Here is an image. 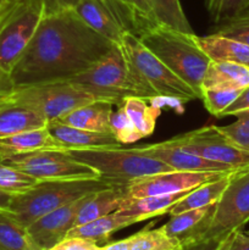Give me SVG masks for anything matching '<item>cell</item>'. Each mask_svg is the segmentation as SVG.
Instances as JSON below:
<instances>
[{
    "instance_id": "cell-24",
    "label": "cell",
    "mask_w": 249,
    "mask_h": 250,
    "mask_svg": "<svg viewBox=\"0 0 249 250\" xmlns=\"http://www.w3.org/2000/svg\"><path fill=\"white\" fill-rule=\"evenodd\" d=\"M195 38L211 61H231L249 66V45L247 44L216 33Z\"/></svg>"
},
{
    "instance_id": "cell-29",
    "label": "cell",
    "mask_w": 249,
    "mask_h": 250,
    "mask_svg": "<svg viewBox=\"0 0 249 250\" xmlns=\"http://www.w3.org/2000/svg\"><path fill=\"white\" fill-rule=\"evenodd\" d=\"M124 107L134 128L143 138L153 134L156 127V120L161 114L160 107L150 106L146 104V100L141 98H127L124 102Z\"/></svg>"
},
{
    "instance_id": "cell-43",
    "label": "cell",
    "mask_w": 249,
    "mask_h": 250,
    "mask_svg": "<svg viewBox=\"0 0 249 250\" xmlns=\"http://www.w3.org/2000/svg\"><path fill=\"white\" fill-rule=\"evenodd\" d=\"M99 250H131V236L121 241L103 244Z\"/></svg>"
},
{
    "instance_id": "cell-49",
    "label": "cell",
    "mask_w": 249,
    "mask_h": 250,
    "mask_svg": "<svg viewBox=\"0 0 249 250\" xmlns=\"http://www.w3.org/2000/svg\"><path fill=\"white\" fill-rule=\"evenodd\" d=\"M0 211H4V210H0Z\"/></svg>"
},
{
    "instance_id": "cell-9",
    "label": "cell",
    "mask_w": 249,
    "mask_h": 250,
    "mask_svg": "<svg viewBox=\"0 0 249 250\" xmlns=\"http://www.w3.org/2000/svg\"><path fill=\"white\" fill-rule=\"evenodd\" d=\"M249 222V166L233 175L221 197L212 204L200 242L224 239Z\"/></svg>"
},
{
    "instance_id": "cell-46",
    "label": "cell",
    "mask_w": 249,
    "mask_h": 250,
    "mask_svg": "<svg viewBox=\"0 0 249 250\" xmlns=\"http://www.w3.org/2000/svg\"><path fill=\"white\" fill-rule=\"evenodd\" d=\"M233 233H234V232H233ZM233 233L228 234V236H226L224 239H222L221 243H220V246H219V248H217V250H227V249H228L229 243H231V241H232V237H233Z\"/></svg>"
},
{
    "instance_id": "cell-19",
    "label": "cell",
    "mask_w": 249,
    "mask_h": 250,
    "mask_svg": "<svg viewBox=\"0 0 249 250\" xmlns=\"http://www.w3.org/2000/svg\"><path fill=\"white\" fill-rule=\"evenodd\" d=\"M49 120L31 107L0 99V139L48 126Z\"/></svg>"
},
{
    "instance_id": "cell-42",
    "label": "cell",
    "mask_w": 249,
    "mask_h": 250,
    "mask_svg": "<svg viewBox=\"0 0 249 250\" xmlns=\"http://www.w3.org/2000/svg\"><path fill=\"white\" fill-rule=\"evenodd\" d=\"M221 241L222 239H211V241L200 242V243L183 247L182 250H217Z\"/></svg>"
},
{
    "instance_id": "cell-31",
    "label": "cell",
    "mask_w": 249,
    "mask_h": 250,
    "mask_svg": "<svg viewBox=\"0 0 249 250\" xmlns=\"http://www.w3.org/2000/svg\"><path fill=\"white\" fill-rule=\"evenodd\" d=\"M205 7L216 24L249 17V0H205Z\"/></svg>"
},
{
    "instance_id": "cell-25",
    "label": "cell",
    "mask_w": 249,
    "mask_h": 250,
    "mask_svg": "<svg viewBox=\"0 0 249 250\" xmlns=\"http://www.w3.org/2000/svg\"><path fill=\"white\" fill-rule=\"evenodd\" d=\"M210 208L211 205L171 215V219L161 229L167 236L177 239L182 248L197 243L203 220L209 212Z\"/></svg>"
},
{
    "instance_id": "cell-18",
    "label": "cell",
    "mask_w": 249,
    "mask_h": 250,
    "mask_svg": "<svg viewBox=\"0 0 249 250\" xmlns=\"http://www.w3.org/2000/svg\"><path fill=\"white\" fill-rule=\"evenodd\" d=\"M112 107H114L112 103L105 100H94L82 106L76 107L75 110L54 121L85 131L112 134L110 128Z\"/></svg>"
},
{
    "instance_id": "cell-32",
    "label": "cell",
    "mask_w": 249,
    "mask_h": 250,
    "mask_svg": "<svg viewBox=\"0 0 249 250\" xmlns=\"http://www.w3.org/2000/svg\"><path fill=\"white\" fill-rule=\"evenodd\" d=\"M38 182L28 173L0 161V189L15 195L31 189Z\"/></svg>"
},
{
    "instance_id": "cell-2",
    "label": "cell",
    "mask_w": 249,
    "mask_h": 250,
    "mask_svg": "<svg viewBox=\"0 0 249 250\" xmlns=\"http://www.w3.org/2000/svg\"><path fill=\"white\" fill-rule=\"evenodd\" d=\"M98 100L121 106L127 98L154 102L158 95L144 84L127 59L121 44H114L109 53L94 66L66 81Z\"/></svg>"
},
{
    "instance_id": "cell-38",
    "label": "cell",
    "mask_w": 249,
    "mask_h": 250,
    "mask_svg": "<svg viewBox=\"0 0 249 250\" xmlns=\"http://www.w3.org/2000/svg\"><path fill=\"white\" fill-rule=\"evenodd\" d=\"M249 110V87L244 88L238 95L236 100L225 110L220 117H227V116H236L237 114L242 111Z\"/></svg>"
},
{
    "instance_id": "cell-39",
    "label": "cell",
    "mask_w": 249,
    "mask_h": 250,
    "mask_svg": "<svg viewBox=\"0 0 249 250\" xmlns=\"http://www.w3.org/2000/svg\"><path fill=\"white\" fill-rule=\"evenodd\" d=\"M66 250H99V244L80 237H67L60 243Z\"/></svg>"
},
{
    "instance_id": "cell-34",
    "label": "cell",
    "mask_w": 249,
    "mask_h": 250,
    "mask_svg": "<svg viewBox=\"0 0 249 250\" xmlns=\"http://www.w3.org/2000/svg\"><path fill=\"white\" fill-rule=\"evenodd\" d=\"M243 89H205L202 97L205 109L214 116L220 117L222 112L238 98Z\"/></svg>"
},
{
    "instance_id": "cell-7",
    "label": "cell",
    "mask_w": 249,
    "mask_h": 250,
    "mask_svg": "<svg viewBox=\"0 0 249 250\" xmlns=\"http://www.w3.org/2000/svg\"><path fill=\"white\" fill-rule=\"evenodd\" d=\"M45 14L44 0H15L0 15V68L7 76Z\"/></svg>"
},
{
    "instance_id": "cell-17",
    "label": "cell",
    "mask_w": 249,
    "mask_h": 250,
    "mask_svg": "<svg viewBox=\"0 0 249 250\" xmlns=\"http://www.w3.org/2000/svg\"><path fill=\"white\" fill-rule=\"evenodd\" d=\"M48 128L51 136L66 149H100L120 148L122 144L112 134L98 133L75 128L58 121H50Z\"/></svg>"
},
{
    "instance_id": "cell-33",
    "label": "cell",
    "mask_w": 249,
    "mask_h": 250,
    "mask_svg": "<svg viewBox=\"0 0 249 250\" xmlns=\"http://www.w3.org/2000/svg\"><path fill=\"white\" fill-rule=\"evenodd\" d=\"M110 128L115 138L121 144H131L143 138L141 133L134 128L124 105L117 107L116 111H112L110 117Z\"/></svg>"
},
{
    "instance_id": "cell-5",
    "label": "cell",
    "mask_w": 249,
    "mask_h": 250,
    "mask_svg": "<svg viewBox=\"0 0 249 250\" xmlns=\"http://www.w3.org/2000/svg\"><path fill=\"white\" fill-rule=\"evenodd\" d=\"M73 159L87 164L98 171L100 177L128 185L131 181L145 176L171 171L166 164L151 158L141 148L70 149L66 150Z\"/></svg>"
},
{
    "instance_id": "cell-13",
    "label": "cell",
    "mask_w": 249,
    "mask_h": 250,
    "mask_svg": "<svg viewBox=\"0 0 249 250\" xmlns=\"http://www.w3.org/2000/svg\"><path fill=\"white\" fill-rule=\"evenodd\" d=\"M237 171V170H236ZM233 172H195V171H166L131 181L127 185L129 198H143L150 195L173 194L186 192L200 185L224 177Z\"/></svg>"
},
{
    "instance_id": "cell-48",
    "label": "cell",
    "mask_w": 249,
    "mask_h": 250,
    "mask_svg": "<svg viewBox=\"0 0 249 250\" xmlns=\"http://www.w3.org/2000/svg\"><path fill=\"white\" fill-rule=\"evenodd\" d=\"M46 250H66V249L63 248V247L61 246V244H59V246H56V247H53V248H50V249H46Z\"/></svg>"
},
{
    "instance_id": "cell-10",
    "label": "cell",
    "mask_w": 249,
    "mask_h": 250,
    "mask_svg": "<svg viewBox=\"0 0 249 250\" xmlns=\"http://www.w3.org/2000/svg\"><path fill=\"white\" fill-rule=\"evenodd\" d=\"M85 24L114 44H121L124 34H137L144 24L121 0H78L72 7Z\"/></svg>"
},
{
    "instance_id": "cell-11",
    "label": "cell",
    "mask_w": 249,
    "mask_h": 250,
    "mask_svg": "<svg viewBox=\"0 0 249 250\" xmlns=\"http://www.w3.org/2000/svg\"><path fill=\"white\" fill-rule=\"evenodd\" d=\"M38 181H70L100 178L97 170L73 159L66 150H42L4 160Z\"/></svg>"
},
{
    "instance_id": "cell-3",
    "label": "cell",
    "mask_w": 249,
    "mask_h": 250,
    "mask_svg": "<svg viewBox=\"0 0 249 250\" xmlns=\"http://www.w3.org/2000/svg\"><path fill=\"white\" fill-rule=\"evenodd\" d=\"M156 58L202 97V82L211 60L197 42V34H188L161 24L144 27L136 34Z\"/></svg>"
},
{
    "instance_id": "cell-45",
    "label": "cell",
    "mask_w": 249,
    "mask_h": 250,
    "mask_svg": "<svg viewBox=\"0 0 249 250\" xmlns=\"http://www.w3.org/2000/svg\"><path fill=\"white\" fill-rule=\"evenodd\" d=\"M11 83H10V78L6 73L2 72V70L0 68V92L2 90H6L9 88H11Z\"/></svg>"
},
{
    "instance_id": "cell-16",
    "label": "cell",
    "mask_w": 249,
    "mask_h": 250,
    "mask_svg": "<svg viewBox=\"0 0 249 250\" xmlns=\"http://www.w3.org/2000/svg\"><path fill=\"white\" fill-rule=\"evenodd\" d=\"M42 150H66L51 136L48 126L0 139V161Z\"/></svg>"
},
{
    "instance_id": "cell-4",
    "label": "cell",
    "mask_w": 249,
    "mask_h": 250,
    "mask_svg": "<svg viewBox=\"0 0 249 250\" xmlns=\"http://www.w3.org/2000/svg\"><path fill=\"white\" fill-rule=\"evenodd\" d=\"M116 185L122 183L103 177L92 180L39 181L31 189L15 194L6 211L12 219L27 229L36 220L53 210Z\"/></svg>"
},
{
    "instance_id": "cell-15",
    "label": "cell",
    "mask_w": 249,
    "mask_h": 250,
    "mask_svg": "<svg viewBox=\"0 0 249 250\" xmlns=\"http://www.w3.org/2000/svg\"><path fill=\"white\" fill-rule=\"evenodd\" d=\"M142 151L151 158L161 161L176 171H195V172H228L239 168L208 160L192 151L185 150L168 141L161 143L139 146Z\"/></svg>"
},
{
    "instance_id": "cell-6",
    "label": "cell",
    "mask_w": 249,
    "mask_h": 250,
    "mask_svg": "<svg viewBox=\"0 0 249 250\" xmlns=\"http://www.w3.org/2000/svg\"><path fill=\"white\" fill-rule=\"evenodd\" d=\"M121 46L137 75L158 98H168L180 103L200 99L199 93L156 58L136 34L131 32L124 34Z\"/></svg>"
},
{
    "instance_id": "cell-23",
    "label": "cell",
    "mask_w": 249,
    "mask_h": 250,
    "mask_svg": "<svg viewBox=\"0 0 249 250\" xmlns=\"http://www.w3.org/2000/svg\"><path fill=\"white\" fill-rule=\"evenodd\" d=\"M134 224H138L134 217L126 216V215L120 214L119 211H115L87 224L73 227L68 232L67 237H80V238L88 239L97 244L106 243L112 233Z\"/></svg>"
},
{
    "instance_id": "cell-8",
    "label": "cell",
    "mask_w": 249,
    "mask_h": 250,
    "mask_svg": "<svg viewBox=\"0 0 249 250\" xmlns=\"http://www.w3.org/2000/svg\"><path fill=\"white\" fill-rule=\"evenodd\" d=\"M0 99L31 107L45 116L49 122L60 119L76 107L98 100L68 82L11 87L0 92Z\"/></svg>"
},
{
    "instance_id": "cell-26",
    "label": "cell",
    "mask_w": 249,
    "mask_h": 250,
    "mask_svg": "<svg viewBox=\"0 0 249 250\" xmlns=\"http://www.w3.org/2000/svg\"><path fill=\"white\" fill-rule=\"evenodd\" d=\"M237 171L229 172L226 176H224V177H220L217 180L210 181V182H207L204 185H200L198 187L193 188L186 197H183L177 204H175L171 208L168 214L176 215L180 214V212L187 211V210L199 209V208L210 207V205L215 204L222 195L224 190L226 189L229 181H231V178L233 177V175Z\"/></svg>"
},
{
    "instance_id": "cell-41",
    "label": "cell",
    "mask_w": 249,
    "mask_h": 250,
    "mask_svg": "<svg viewBox=\"0 0 249 250\" xmlns=\"http://www.w3.org/2000/svg\"><path fill=\"white\" fill-rule=\"evenodd\" d=\"M78 0H44L45 2V12L58 11L63 9H72Z\"/></svg>"
},
{
    "instance_id": "cell-14",
    "label": "cell",
    "mask_w": 249,
    "mask_h": 250,
    "mask_svg": "<svg viewBox=\"0 0 249 250\" xmlns=\"http://www.w3.org/2000/svg\"><path fill=\"white\" fill-rule=\"evenodd\" d=\"M90 195V194H89ZM88 195L48 212L27 227L32 241L41 250L50 249L62 243L75 227L76 217Z\"/></svg>"
},
{
    "instance_id": "cell-47",
    "label": "cell",
    "mask_w": 249,
    "mask_h": 250,
    "mask_svg": "<svg viewBox=\"0 0 249 250\" xmlns=\"http://www.w3.org/2000/svg\"><path fill=\"white\" fill-rule=\"evenodd\" d=\"M14 2V0H0V15Z\"/></svg>"
},
{
    "instance_id": "cell-36",
    "label": "cell",
    "mask_w": 249,
    "mask_h": 250,
    "mask_svg": "<svg viewBox=\"0 0 249 250\" xmlns=\"http://www.w3.org/2000/svg\"><path fill=\"white\" fill-rule=\"evenodd\" d=\"M217 26L219 27L215 31L216 34L249 45V17H243V19L234 20L226 23L217 24Z\"/></svg>"
},
{
    "instance_id": "cell-21",
    "label": "cell",
    "mask_w": 249,
    "mask_h": 250,
    "mask_svg": "<svg viewBox=\"0 0 249 250\" xmlns=\"http://www.w3.org/2000/svg\"><path fill=\"white\" fill-rule=\"evenodd\" d=\"M247 87H249V66L231 61H211L202 82V90Z\"/></svg>"
},
{
    "instance_id": "cell-27",
    "label": "cell",
    "mask_w": 249,
    "mask_h": 250,
    "mask_svg": "<svg viewBox=\"0 0 249 250\" xmlns=\"http://www.w3.org/2000/svg\"><path fill=\"white\" fill-rule=\"evenodd\" d=\"M156 24L168 27L183 33L194 34L186 17L180 0H148Z\"/></svg>"
},
{
    "instance_id": "cell-37",
    "label": "cell",
    "mask_w": 249,
    "mask_h": 250,
    "mask_svg": "<svg viewBox=\"0 0 249 250\" xmlns=\"http://www.w3.org/2000/svg\"><path fill=\"white\" fill-rule=\"evenodd\" d=\"M121 1L137 15V17L144 24V27L156 24L148 0H121Z\"/></svg>"
},
{
    "instance_id": "cell-35",
    "label": "cell",
    "mask_w": 249,
    "mask_h": 250,
    "mask_svg": "<svg viewBox=\"0 0 249 250\" xmlns=\"http://www.w3.org/2000/svg\"><path fill=\"white\" fill-rule=\"evenodd\" d=\"M236 117L234 122L219 128L234 146L249 153V110L239 112Z\"/></svg>"
},
{
    "instance_id": "cell-40",
    "label": "cell",
    "mask_w": 249,
    "mask_h": 250,
    "mask_svg": "<svg viewBox=\"0 0 249 250\" xmlns=\"http://www.w3.org/2000/svg\"><path fill=\"white\" fill-rule=\"evenodd\" d=\"M227 250H249V233H244L241 229L234 232Z\"/></svg>"
},
{
    "instance_id": "cell-30",
    "label": "cell",
    "mask_w": 249,
    "mask_h": 250,
    "mask_svg": "<svg viewBox=\"0 0 249 250\" xmlns=\"http://www.w3.org/2000/svg\"><path fill=\"white\" fill-rule=\"evenodd\" d=\"M131 250H182L176 238L167 236L163 229H151L150 225L131 236Z\"/></svg>"
},
{
    "instance_id": "cell-28",
    "label": "cell",
    "mask_w": 249,
    "mask_h": 250,
    "mask_svg": "<svg viewBox=\"0 0 249 250\" xmlns=\"http://www.w3.org/2000/svg\"><path fill=\"white\" fill-rule=\"evenodd\" d=\"M0 250H41L32 241L26 227L0 211Z\"/></svg>"
},
{
    "instance_id": "cell-22",
    "label": "cell",
    "mask_w": 249,
    "mask_h": 250,
    "mask_svg": "<svg viewBox=\"0 0 249 250\" xmlns=\"http://www.w3.org/2000/svg\"><path fill=\"white\" fill-rule=\"evenodd\" d=\"M192 190V189H190ZM190 190L173 193V194L150 195L143 198H127L120 207V214L134 217L138 222L145 221L151 217L168 214L171 208L177 204Z\"/></svg>"
},
{
    "instance_id": "cell-12",
    "label": "cell",
    "mask_w": 249,
    "mask_h": 250,
    "mask_svg": "<svg viewBox=\"0 0 249 250\" xmlns=\"http://www.w3.org/2000/svg\"><path fill=\"white\" fill-rule=\"evenodd\" d=\"M168 142L185 150L192 151L208 160L224 164L234 168L249 166V153L234 146L219 126L200 127L194 131L180 134Z\"/></svg>"
},
{
    "instance_id": "cell-20",
    "label": "cell",
    "mask_w": 249,
    "mask_h": 250,
    "mask_svg": "<svg viewBox=\"0 0 249 250\" xmlns=\"http://www.w3.org/2000/svg\"><path fill=\"white\" fill-rule=\"evenodd\" d=\"M127 198H129L127 185H116L88 195L76 217L75 227L115 212Z\"/></svg>"
},
{
    "instance_id": "cell-44",
    "label": "cell",
    "mask_w": 249,
    "mask_h": 250,
    "mask_svg": "<svg viewBox=\"0 0 249 250\" xmlns=\"http://www.w3.org/2000/svg\"><path fill=\"white\" fill-rule=\"evenodd\" d=\"M12 197H14V194L0 189V210H4V211H6V210L9 209L10 203H11V200H12Z\"/></svg>"
},
{
    "instance_id": "cell-1",
    "label": "cell",
    "mask_w": 249,
    "mask_h": 250,
    "mask_svg": "<svg viewBox=\"0 0 249 250\" xmlns=\"http://www.w3.org/2000/svg\"><path fill=\"white\" fill-rule=\"evenodd\" d=\"M114 43L93 31L73 9L45 12L10 72L12 87L66 82L94 66Z\"/></svg>"
}]
</instances>
